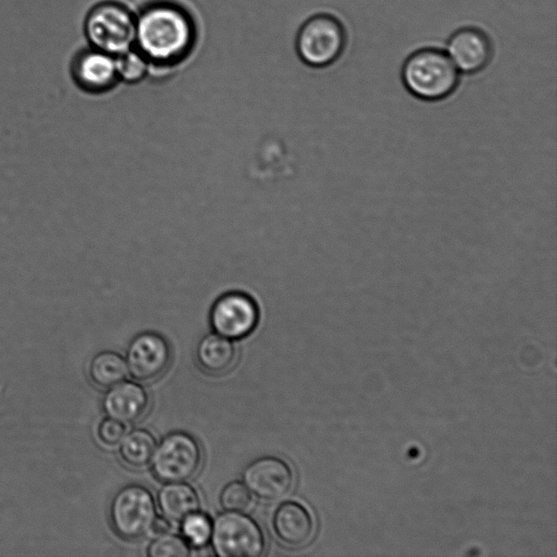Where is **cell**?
Instances as JSON below:
<instances>
[{
  "mask_svg": "<svg viewBox=\"0 0 557 557\" xmlns=\"http://www.w3.org/2000/svg\"><path fill=\"white\" fill-rule=\"evenodd\" d=\"M190 553L191 548L184 536L170 532L158 535L146 552L149 557H187Z\"/></svg>",
  "mask_w": 557,
  "mask_h": 557,
  "instance_id": "obj_20",
  "label": "cell"
},
{
  "mask_svg": "<svg viewBox=\"0 0 557 557\" xmlns=\"http://www.w3.org/2000/svg\"><path fill=\"white\" fill-rule=\"evenodd\" d=\"M125 434L126 428L124 423L109 417L103 419L98 426L99 440L108 446L119 444Z\"/></svg>",
  "mask_w": 557,
  "mask_h": 557,
  "instance_id": "obj_23",
  "label": "cell"
},
{
  "mask_svg": "<svg viewBox=\"0 0 557 557\" xmlns=\"http://www.w3.org/2000/svg\"><path fill=\"white\" fill-rule=\"evenodd\" d=\"M197 41V27L190 13L170 0L146 4L136 15L135 48L151 66L173 67L183 62Z\"/></svg>",
  "mask_w": 557,
  "mask_h": 557,
  "instance_id": "obj_1",
  "label": "cell"
},
{
  "mask_svg": "<svg viewBox=\"0 0 557 557\" xmlns=\"http://www.w3.org/2000/svg\"><path fill=\"white\" fill-rule=\"evenodd\" d=\"M260 309L257 301L240 290L227 292L213 302L209 321L214 333L230 339H242L258 326Z\"/></svg>",
  "mask_w": 557,
  "mask_h": 557,
  "instance_id": "obj_8",
  "label": "cell"
},
{
  "mask_svg": "<svg viewBox=\"0 0 557 557\" xmlns=\"http://www.w3.org/2000/svg\"><path fill=\"white\" fill-rule=\"evenodd\" d=\"M211 547L219 557H259L267 546L260 524L243 511L225 510L212 521Z\"/></svg>",
  "mask_w": 557,
  "mask_h": 557,
  "instance_id": "obj_5",
  "label": "cell"
},
{
  "mask_svg": "<svg viewBox=\"0 0 557 557\" xmlns=\"http://www.w3.org/2000/svg\"><path fill=\"white\" fill-rule=\"evenodd\" d=\"M157 517L156 500L150 490L141 484L121 487L110 504V521L117 535L135 540L150 531Z\"/></svg>",
  "mask_w": 557,
  "mask_h": 557,
  "instance_id": "obj_7",
  "label": "cell"
},
{
  "mask_svg": "<svg viewBox=\"0 0 557 557\" xmlns=\"http://www.w3.org/2000/svg\"><path fill=\"white\" fill-rule=\"evenodd\" d=\"M272 528L282 543L290 547H300L313 536L314 521L304 505L287 500L275 509Z\"/></svg>",
  "mask_w": 557,
  "mask_h": 557,
  "instance_id": "obj_14",
  "label": "cell"
},
{
  "mask_svg": "<svg viewBox=\"0 0 557 557\" xmlns=\"http://www.w3.org/2000/svg\"><path fill=\"white\" fill-rule=\"evenodd\" d=\"M172 359V350L166 338L156 332L137 334L126 349V364L133 379L149 382L165 372Z\"/></svg>",
  "mask_w": 557,
  "mask_h": 557,
  "instance_id": "obj_11",
  "label": "cell"
},
{
  "mask_svg": "<svg viewBox=\"0 0 557 557\" xmlns=\"http://www.w3.org/2000/svg\"><path fill=\"white\" fill-rule=\"evenodd\" d=\"M202 450L199 442L185 431H174L165 435L153 451L151 471L164 483L185 482L199 470Z\"/></svg>",
  "mask_w": 557,
  "mask_h": 557,
  "instance_id": "obj_6",
  "label": "cell"
},
{
  "mask_svg": "<svg viewBox=\"0 0 557 557\" xmlns=\"http://www.w3.org/2000/svg\"><path fill=\"white\" fill-rule=\"evenodd\" d=\"M400 77L405 88L423 101H440L458 87L460 72L445 50L422 48L404 61Z\"/></svg>",
  "mask_w": 557,
  "mask_h": 557,
  "instance_id": "obj_2",
  "label": "cell"
},
{
  "mask_svg": "<svg viewBox=\"0 0 557 557\" xmlns=\"http://www.w3.org/2000/svg\"><path fill=\"white\" fill-rule=\"evenodd\" d=\"M120 443V457L135 469L144 468L150 462L157 446L154 435L143 428L129 431Z\"/></svg>",
  "mask_w": 557,
  "mask_h": 557,
  "instance_id": "obj_17",
  "label": "cell"
},
{
  "mask_svg": "<svg viewBox=\"0 0 557 557\" xmlns=\"http://www.w3.org/2000/svg\"><path fill=\"white\" fill-rule=\"evenodd\" d=\"M157 504L163 517L181 522L199 511L200 499L197 491L185 482H166L157 494Z\"/></svg>",
  "mask_w": 557,
  "mask_h": 557,
  "instance_id": "obj_16",
  "label": "cell"
},
{
  "mask_svg": "<svg viewBox=\"0 0 557 557\" xmlns=\"http://www.w3.org/2000/svg\"><path fill=\"white\" fill-rule=\"evenodd\" d=\"M88 45L114 57L135 47L136 14L115 0L94 4L85 15Z\"/></svg>",
  "mask_w": 557,
  "mask_h": 557,
  "instance_id": "obj_3",
  "label": "cell"
},
{
  "mask_svg": "<svg viewBox=\"0 0 557 557\" xmlns=\"http://www.w3.org/2000/svg\"><path fill=\"white\" fill-rule=\"evenodd\" d=\"M181 523L182 535L190 545L200 547L210 541L212 521L206 513L196 511Z\"/></svg>",
  "mask_w": 557,
  "mask_h": 557,
  "instance_id": "obj_21",
  "label": "cell"
},
{
  "mask_svg": "<svg viewBox=\"0 0 557 557\" xmlns=\"http://www.w3.org/2000/svg\"><path fill=\"white\" fill-rule=\"evenodd\" d=\"M149 394L139 383L122 381L103 395L102 409L104 413L122 423H133L139 420L148 410Z\"/></svg>",
  "mask_w": 557,
  "mask_h": 557,
  "instance_id": "obj_13",
  "label": "cell"
},
{
  "mask_svg": "<svg viewBox=\"0 0 557 557\" xmlns=\"http://www.w3.org/2000/svg\"><path fill=\"white\" fill-rule=\"evenodd\" d=\"M220 504L224 510L244 511L251 505L250 491L240 481L227 483L220 493Z\"/></svg>",
  "mask_w": 557,
  "mask_h": 557,
  "instance_id": "obj_22",
  "label": "cell"
},
{
  "mask_svg": "<svg viewBox=\"0 0 557 557\" xmlns=\"http://www.w3.org/2000/svg\"><path fill=\"white\" fill-rule=\"evenodd\" d=\"M89 376L100 387H111L128 374L125 359L116 351L103 350L95 355L89 364Z\"/></svg>",
  "mask_w": 557,
  "mask_h": 557,
  "instance_id": "obj_18",
  "label": "cell"
},
{
  "mask_svg": "<svg viewBox=\"0 0 557 557\" xmlns=\"http://www.w3.org/2000/svg\"><path fill=\"white\" fill-rule=\"evenodd\" d=\"M119 79L135 84L148 76L151 64L135 47L116 57Z\"/></svg>",
  "mask_w": 557,
  "mask_h": 557,
  "instance_id": "obj_19",
  "label": "cell"
},
{
  "mask_svg": "<svg viewBox=\"0 0 557 557\" xmlns=\"http://www.w3.org/2000/svg\"><path fill=\"white\" fill-rule=\"evenodd\" d=\"M70 75L78 89L90 95L108 92L120 82L116 57L89 45L72 57Z\"/></svg>",
  "mask_w": 557,
  "mask_h": 557,
  "instance_id": "obj_9",
  "label": "cell"
},
{
  "mask_svg": "<svg viewBox=\"0 0 557 557\" xmlns=\"http://www.w3.org/2000/svg\"><path fill=\"white\" fill-rule=\"evenodd\" d=\"M242 479L251 494L267 502L286 496L295 482L292 467L276 456L255 459L245 467Z\"/></svg>",
  "mask_w": 557,
  "mask_h": 557,
  "instance_id": "obj_10",
  "label": "cell"
},
{
  "mask_svg": "<svg viewBox=\"0 0 557 557\" xmlns=\"http://www.w3.org/2000/svg\"><path fill=\"white\" fill-rule=\"evenodd\" d=\"M171 530V524H170V520H168L165 517H156L152 524H151V528H150V531L154 534V535H161V534H164V533H168L170 532Z\"/></svg>",
  "mask_w": 557,
  "mask_h": 557,
  "instance_id": "obj_24",
  "label": "cell"
},
{
  "mask_svg": "<svg viewBox=\"0 0 557 557\" xmlns=\"http://www.w3.org/2000/svg\"><path fill=\"white\" fill-rule=\"evenodd\" d=\"M445 51L460 73L472 75L490 64L493 45L482 29L465 26L450 35Z\"/></svg>",
  "mask_w": 557,
  "mask_h": 557,
  "instance_id": "obj_12",
  "label": "cell"
},
{
  "mask_svg": "<svg viewBox=\"0 0 557 557\" xmlns=\"http://www.w3.org/2000/svg\"><path fill=\"white\" fill-rule=\"evenodd\" d=\"M236 355L237 350L232 339L214 332L201 337L195 350L199 368L209 374H221L230 370Z\"/></svg>",
  "mask_w": 557,
  "mask_h": 557,
  "instance_id": "obj_15",
  "label": "cell"
},
{
  "mask_svg": "<svg viewBox=\"0 0 557 557\" xmlns=\"http://www.w3.org/2000/svg\"><path fill=\"white\" fill-rule=\"evenodd\" d=\"M347 45L346 29L336 16L319 13L310 16L296 36V51L308 66L322 69L332 65Z\"/></svg>",
  "mask_w": 557,
  "mask_h": 557,
  "instance_id": "obj_4",
  "label": "cell"
}]
</instances>
